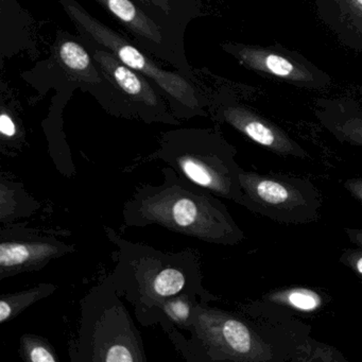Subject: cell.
I'll return each instance as SVG.
<instances>
[{
	"label": "cell",
	"instance_id": "cell-7",
	"mask_svg": "<svg viewBox=\"0 0 362 362\" xmlns=\"http://www.w3.org/2000/svg\"><path fill=\"white\" fill-rule=\"evenodd\" d=\"M247 211L281 224H308L320 219L322 196L306 177L241 169Z\"/></svg>",
	"mask_w": 362,
	"mask_h": 362
},
{
	"label": "cell",
	"instance_id": "cell-6",
	"mask_svg": "<svg viewBox=\"0 0 362 362\" xmlns=\"http://www.w3.org/2000/svg\"><path fill=\"white\" fill-rule=\"evenodd\" d=\"M59 4L80 35L107 48L127 66L148 78L164 95L177 119L209 116V98L200 82L190 80L180 71L164 69L134 42L90 16L77 0H59Z\"/></svg>",
	"mask_w": 362,
	"mask_h": 362
},
{
	"label": "cell",
	"instance_id": "cell-15",
	"mask_svg": "<svg viewBox=\"0 0 362 362\" xmlns=\"http://www.w3.org/2000/svg\"><path fill=\"white\" fill-rule=\"evenodd\" d=\"M317 120L337 141L362 147V107L353 99H319L315 101Z\"/></svg>",
	"mask_w": 362,
	"mask_h": 362
},
{
	"label": "cell",
	"instance_id": "cell-13",
	"mask_svg": "<svg viewBox=\"0 0 362 362\" xmlns=\"http://www.w3.org/2000/svg\"><path fill=\"white\" fill-rule=\"evenodd\" d=\"M52 61L69 86L90 93L110 113L113 103L111 90L80 35L59 31Z\"/></svg>",
	"mask_w": 362,
	"mask_h": 362
},
{
	"label": "cell",
	"instance_id": "cell-18",
	"mask_svg": "<svg viewBox=\"0 0 362 362\" xmlns=\"http://www.w3.org/2000/svg\"><path fill=\"white\" fill-rule=\"evenodd\" d=\"M42 203L33 198L20 182L0 177V226L16 223L37 214Z\"/></svg>",
	"mask_w": 362,
	"mask_h": 362
},
{
	"label": "cell",
	"instance_id": "cell-10",
	"mask_svg": "<svg viewBox=\"0 0 362 362\" xmlns=\"http://www.w3.org/2000/svg\"><path fill=\"white\" fill-rule=\"evenodd\" d=\"M109 12L134 40L144 52L158 61L171 65L175 71L200 82L188 61L184 37L152 18L134 0H95Z\"/></svg>",
	"mask_w": 362,
	"mask_h": 362
},
{
	"label": "cell",
	"instance_id": "cell-21",
	"mask_svg": "<svg viewBox=\"0 0 362 362\" xmlns=\"http://www.w3.org/2000/svg\"><path fill=\"white\" fill-rule=\"evenodd\" d=\"M0 141L1 151H7L8 154L9 151L18 152L26 143V133L22 124L5 105L1 107L0 115Z\"/></svg>",
	"mask_w": 362,
	"mask_h": 362
},
{
	"label": "cell",
	"instance_id": "cell-23",
	"mask_svg": "<svg viewBox=\"0 0 362 362\" xmlns=\"http://www.w3.org/2000/svg\"><path fill=\"white\" fill-rule=\"evenodd\" d=\"M344 356L328 344L317 342L310 336L298 346V351L292 358V362H313V361H345Z\"/></svg>",
	"mask_w": 362,
	"mask_h": 362
},
{
	"label": "cell",
	"instance_id": "cell-2",
	"mask_svg": "<svg viewBox=\"0 0 362 362\" xmlns=\"http://www.w3.org/2000/svg\"><path fill=\"white\" fill-rule=\"evenodd\" d=\"M160 184H144L126 201L124 224L131 228L158 226L211 245H239L245 232L219 197L173 170L162 168Z\"/></svg>",
	"mask_w": 362,
	"mask_h": 362
},
{
	"label": "cell",
	"instance_id": "cell-17",
	"mask_svg": "<svg viewBox=\"0 0 362 362\" xmlns=\"http://www.w3.org/2000/svg\"><path fill=\"white\" fill-rule=\"evenodd\" d=\"M150 14L185 37L190 23L202 16L201 0H134Z\"/></svg>",
	"mask_w": 362,
	"mask_h": 362
},
{
	"label": "cell",
	"instance_id": "cell-14",
	"mask_svg": "<svg viewBox=\"0 0 362 362\" xmlns=\"http://www.w3.org/2000/svg\"><path fill=\"white\" fill-rule=\"evenodd\" d=\"M325 304V298L317 290L303 286L281 288L264 294L256 302L243 306L250 317L272 321H290L296 315L317 313Z\"/></svg>",
	"mask_w": 362,
	"mask_h": 362
},
{
	"label": "cell",
	"instance_id": "cell-22",
	"mask_svg": "<svg viewBox=\"0 0 362 362\" xmlns=\"http://www.w3.org/2000/svg\"><path fill=\"white\" fill-rule=\"evenodd\" d=\"M20 357L27 362H58L52 344L44 337L25 334L20 339Z\"/></svg>",
	"mask_w": 362,
	"mask_h": 362
},
{
	"label": "cell",
	"instance_id": "cell-26",
	"mask_svg": "<svg viewBox=\"0 0 362 362\" xmlns=\"http://www.w3.org/2000/svg\"><path fill=\"white\" fill-rule=\"evenodd\" d=\"M347 238L356 247H362V228H344Z\"/></svg>",
	"mask_w": 362,
	"mask_h": 362
},
{
	"label": "cell",
	"instance_id": "cell-25",
	"mask_svg": "<svg viewBox=\"0 0 362 362\" xmlns=\"http://www.w3.org/2000/svg\"><path fill=\"white\" fill-rule=\"evenodd\" d=\"M343 187L349 192L356 200L362 203V177H353L343 182Z\"/></svg>",
	"mask_w": 362,
	"mask_h": 362
},
{
	"label": "cell",
	"instance_id": "cell-4",
	"mask_svg": "<svg viewBox=\"0 0 362 362\" xmlns=\"http://www.w3.org/2000/svg\"><path fill=\"white\" fill-rule=\"evenodd\" d=\"M237 149L217 128H179L160 135L153 158L215 196L247 209Z\"/></svg>",
	"mask_w": 362,
	"mask_h": 362
},
{
	"label": "cell",
	"instance_id": "cell-19",
	"mask_svg": "<svg viewBox=\"0 0 362 362\" xmlns=\"http://www.w3.org/2000/svg\"><path fill=\"white\" fill-rule=\"evenodd\" d=\"M58 288L54 284L42 283L16 293L3 294L0 298V324L16 319L31 305L52 296Z\"/></svg>",
	"mask_w": 362,
	"mask_h": 362
},
{
	"label": "cell",
	"instance_id": "cell-27",
	"mask_svg": "<svg viewBox=\"0 0 362 362\" xmlns=\"http://www.w3.org/2000/svg\"><path fill=\"white\" fill-rule=\"evenodd\" d=\"M359 96H360V100H359V105L362 107V86H360L359 88Z\"/></svg>",
	"mask_w": 362,
	"mask_h": 362
},
{
	"label": "cell",
	"instance_id": "cell-8",
	"mask_svg": "<svg viewBox=\"0 0 362 362\" xmlns=\"http://www.w3.org/2000/svg\"><path fill=\"white\" fill-rule=\"evenodd\" d=\"M113 97L110 114L126 119L141 120L148 124L180 126L164 95L145 76L130 69L107 48L82 37Z\"/></svg>",
	"mask_w": 362,
	"mask_h": 362
},
{
	"label": "cell",
	"instance_id": "cell-20",
	"mask_svg": "<svg viewBox=\"0 0 362 362\" xmlns=\"http://www.w3.org/2000/svg\"><path fill=\"white\" fill-rule=\"evenodd\" d=\"M198 300H200L188 294L167 298L156 311V325L162 326L165 332L173 327L185 330L192 321V313Z\"/></svg>",
	"mask_w": 362,
	"mask_h": 362
},
{
	"label": "cell",
	"instance_id": "cell-24",
	"mask_svg": "<svg viewBox=\"0 0 362 362\" xmlns=\"http://www.w3.org/2000/svg\"><path fill=\"white\" fill-rule=\"evenodd\" d=\"M339 262L353 271L362 283V247L344 250L339 258Z\"/></svg>",
	"mask_w": 362,
	"mask_h": 362
},
{
	"label": "cell",
	"instance_id": "cell-3",
	"mask_svg": "<svg viewBox=\"0 0 362 362\" xmlns=\"http://www.w3.org/2000/svg\"><path fill=\"white\" fill-rule=\"evenodd\" d=\"M105 232L117 249L112 279L120 296L134 306L141 325H156L158 306L173 296L188 294L206 303L218 300L205 287L200 257L194 250L163 251L127 240L111 226H105Z\"/></svg>",
	"mask_w": 362,
	"mask_h": 362
},
{
	"label": "cell",
	"instance_id": "cell-1",
	"mask_svg": "<svg viewBox=\"0 0 362 362\" xmlns=\"http://www.w3.org/2000/svg\"><path fill=\"white\" fill-rule=\"evenodd\" d=\"M186 338L173 327L169 340L188 362L291 361L298 346L310 336L306 324L272 321L209 306L198 300Z\"/></svg>",
	"mask_w": 362,
	"mask_h": 362
},
{
	"label": "cell",
	"instance_id": "cell-9",
	"mask_svg": "<svg viewBox=\"0 0 362 362\" xmlns=\"http://www.w3.org/2000/svg\"><path fill=\"white\" fill-rule=\"evenodd\" d=\"M204 88L209 98L207 113L214 122L232 127L250 141L276 156L300 160L310 156L286 131L243 103L234 86L222 84L214 90Z\"/></svg>",
	"mask_w": 362,
	"mask_h": 362
},
{
	"label": "cell",
	"instance_id": "cell-11",
	"mask_svg": "<svg viewBox=\"0 0 362 362\" xmlns=\"http://www.w3.org/2000/svg\"><path fill=\"white\" fill-rule=\"evenodd\" d=\"M220 47L245 69L296 88L323 90L332 84V78L325 71L303 54L287 49L281 44L258 46L226 42Z\"/></svg>",
	"mask_w": 362,
	"mask_h": 362
},
{
	"label": "cell",
	"instance_id": "cell-16",
	"mask_svg": "<svg viewBox=\"0 0 362 362\" xmlns=\"http://www.w3.org/2000/svg\"><path fill=\"white\" fill-rule=\"evenodd\" d=\"M317 14L344 45L362 52V0H315Z\"/></svg>",
	"mask_w": 362,
	"mask_h": 362
},
{
	"label": "cell",
	"instance_id": "cell-28",
	"mask_svg": "<svg viewBox=\"0 0 362 362\" xmlns=\"http://www.w3.org/2000/svg\"><path fill=\"white\" fill-rule=\"evenodd\" d=\"M206 1H209V3H211V1H220V0H206Z\"/></svg>",
	"mask_w": 362,
	"mask_h": 362
},
{
	"label": "cell",
	"instance_id": "cell-12",
	"mask_svg": "<svg viewBox=\"0 0 362 362\" xmlns=\"http://www.w3.org/2000/svg\"><path fill=\"white\" fill-rule=\"evenodd\" d=\"M76 251V245L54 235L28 228L24 224H7L0 228V281L22 273L35 272Z\"/></svg>",
	"mask_w": 362,
	"mask_h": 362
},
{
	"label": "cell",
	"instance_id": "cell-5",
	"mask_svg": "<svg viewBox=\"0 0 362 362\" xmlns=\"http://www.w3.org/2000/svg\"><path fill=\"white\" fill-rule=\"evenodd\" d=\"M73 362H147L141 332L122 300L111 274L90 288L81 302Z\"/></svg>",
	"mask_w": 362,
	"mask_h": 362
}]
</instances>
